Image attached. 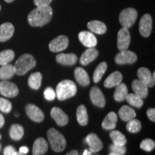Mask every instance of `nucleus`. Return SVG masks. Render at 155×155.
Returning a JSON list of instances; mask_svg holds the SVG:
<instances>
[{"label":"nucleus","instance_id":"nucleus-33","mask_svg":"<svg viewBox=\"0 0 155 155\" xmlns=\"http://www.w3.org/2000/svg\"><path fill=\"white\" fill-rule=\"evenodd\" d=\"M107 63L106 62H101L98 65L96 68L95 69L94 73V76H93V80H94V83H98L101 80L103 75L106 71L107 69Z\"/></svg>","mask_w":155,"mask_h":155},{"label":"nucleus","instance_id":"nucleus-32","mask_svg":"<svg viewBox=\"0 0 155 155\" xmlns=\"http://www.w3.org/2000/svg\"><path fill=\"white\" fill-rule=\"evenodd\" d=\"M9 136L13 140H20L24 136V129L19 124H13L9 129Z\"/></svg>","mask_w":155,"mask_h":155},{"label":"nucleus","instance_id":"nucleus-48","mask_svg":"<svg viewBox=\"0 0 155 155\" xmlns=\"http://www.w3.org/2000/svg\"><path fill=\"white\" fill-rule=\"evenodd\" d=\"M108 155H121V154H117V153H115V152H111L109 153Z\"/></svg>","mask_w":155,"mask_h":155},{"label":"nucleus","instance_id":"nucleus-25","mask_svg":"<svg viewBox=\"0 0 155 155\" xmlns=\"http://www.w3.org/2000/svg\"><path fill=\"white\" fill-rule=\"evenodd\" d=\"M87 27H88L89 30H91L95 34L104 35L107 31L106 25L104 22L98 20L91 21L88 23Z\"/></svg>","mask_w":155,"mask_h":155},{"label":"nucleus","instance_id":"nucleus-22","mask_svg":"<svg viewBox=\"0 0 155 155\" xmlns=\"http://www.w3.org/2000/svg\"><path fill=\"white\" fill-rule=\"evenodd\" d=\"M122 79H123V76L121 73L119 71H115L108 75L104 81V86L108 88L116 87L121 83Z\"/></svg>","mask_w":155,"mask_h":155},{"label":"nucleus","instance_id":"nucleus-20","mask_svg":"<svg viewBox=\"0 0 155 155\" xmlns=\"http://www.w3.org/2000/svg\"><path fill=\"white\" fill-rule=\"evenodd\" d=\"M77 61L78 57L74 53H60L56 56V61L64 65H73Z\"/></svg>","mask_w":155,"mask_h":155},{"label":"nucleus","instance_id":"nucleus-29","mask_svg":"<svg viewBox=\"0 0 155 155\" xmlns=\"http://www.w3.org/2000/svg\"><path fill=\"white\" fill-rule=\"evenodd\" d=\"M76 118L79 124L81 126L87 125L88 122V116L87 109L84 105H80L78 107L76 111Z\"/></svg>","mask_w":155,"mask_h":155},{"label":"nucleus","instance_id":"nucleus-54","mask_svg":"<svg viewBox=\"0 0 155 155\" xmlns=\"http://www.w3.org/2000/svg\"><path fill=\"white\" fill-rule=\"evenodd\" d=\"M0 11H1V5H0Z\"/></svg>","mask_w":155,"mask_h":155},{"label":"nucleus","instance_id":"nucleus-11","mask_svg":"<svg viewBox=\"0 0 155 155\" xmlns=\"http://www.w3.org/2000/svg\"><path fill=\"white\" fill-rule=\"evenodd\" d=\"M25 111L28 117L35 122L40 123L45 119V115L42 110L34 104H28L25 107Z\"/></svg>","mask_w":155,"mask_h":155},{"label":"nucleus","instance_id":"nucleus-39","mask_svg":"<svg viewBox=\"0 0 155 155\" xmlns=\"http://www.w3.org/2000/svg\"><path fill=\"white\" fill-rule=\"evenodd\" d=\"M109 149L111 152H115L121 155L125 154L127 152V148L125 146H121V145H116L114 144L110 145Z\"/></svg>","mask_w":155,"mask_h":155},{"label":"nucleus","instance_id":"nucleus-17","mask_svg":"<svg viewBox=\"0 0 155 155\" xmlns=\"http://www.w3.org/2000/svg\"><path fill=\"white\" fill-rule=\"evenodd\" d=\"M15 27L10 22H5L0 25V42H3L9 40L13 36Z\"/></svg>","mask_w":155,"mask_h":155},{"label":"nucleus","instance_id":"nucleus-47","mask_svg":"<svg viewBox=\"0 0 155 155\" xmlns=\"http://www.w3.org/2000/svg\"><path fill=\"white\" fill-rule=\"evenodd\" d=\"M92 154V152H91L90 150H86L84 151V152H83V155H91Z\"/></svg>","mask_w":155,"mask_h":155},{"label":"nucleus","instance_id":"nucleus-15","mask_svg":"<svg viewBox=\"0 0 155 155\" xmlns=\"http://www.w3.org/2000/svg\"><path fill=\"white\" fill-rule=\"evenodd\" d=\"M51 117L60 127H63L68 123V116L60 108L54 107L50 111Z\"/></svg>","mask_w":155,"mask_h":155},{"label":"nucleus","instance_id":"nucleus-46","mask_svg":"<svg viewBox=\"0 0 155 155\" xmlns=\"http://www.w3.org/2000/svg\"><path fill=\"white\" fill-rule=\"evenodd\" d=\"M65 155H79L78 152L76 150H71L68 153H67Z\"/></svg>","mask_w":155,"mask_h":155},{"label":"nucleus","instance_id":"nucleus-36","mask_svg":"<svg viewBox=\"0 0 155 155\" xmlns=\"http://www.w3.org/2000/svg\"><path fill=\"white\" fill-rule=\"evenodd\" d=\"M127 129L129 132L130 133H137L141 130V124L139 121V120L134 119L130 120V121H127Z\"/></svg>","mask_w":155,"mask_h":155},{"label":"nucleus","instance_id":"nucleus-3","mask_svg":"<svg viewBox=\"0 0 155 155\" xmlns=\"http://www.w3.org/2000/svg\"><path fill=\"white\" fill-rule=\"evenodd\" d=\"M36 64V60L33 56L30 54H24L21 55L15 63V73L18 75L26 74L29 71L35 67Z\"/></svg>","mask_w":155,"mask_h":155},{"label":"nucleus","instance_id":"nucleus-49","mask_svg":"<svg viewBox=\"0 0 155 155\" xmlns=\"http://www.w3.org/2000/svg\"><path fill=\"white\" fill-rule=\"evenodd\" d=\"M5 1L7 3H11V2H14L15 0H5Z\"/></svg>","mask_w":155,"mask_h":155},{"label":"nucleus","instance_id":"nucleus-37","mask_svg":"<svg viewBox=\"0 0 155 155\" xmlns=\"http://www.w3.org/2000/svg\"><path fill=\"white\" fill-rule=\"evenodd\" d=\"M155 147V142L151 139H145L140 143V148L145 152H150Z\"/></svg>","mask_w":155,"mask_h":155},{"label":"nucleus","instance_id":"nucleus-5","mask_svg":"<svg viewBox=\"0 0 155 155\" xmlns=\"http://www.w3.org/2000/svg\"><path fill=\"white\" fill-rule=\"evenodd\" d=\"M138 16V12L135 9L127 8L121 12L119 14V22L122 28L129 29L133 26Z\"/></svg>","mask_w":155,"mask_h":155},{"label":"nucleus","instance_id":"nucleus-38","mask_svg":"<svg viewBox=\"0 0 155 155\" xmlns=\"http://www.w3.org/2000/svg\"><path fill=\"white\" fill-rule=\"evenodd\" d=\"M12 108V103L9 100L4 98H0V111L4 113L8 114L11 111Z\"/></svg>","mask_w":155,"mask_h":155},{"label":"nucleus","instance_id":"nucleus-52","mask_svg":"<svg viewBox=\"0 0 155 155\" xmlns=\"http://www.w3.org/2000/svg\"><path fill=\"white\" fill-rule=\"evenodd\" d=\"M1 149H2V145L0 144V151H1Z\"/></svg>","mask_w":155,"mask_h":155},{"label":"nucleus","instance_id":"nucleus-34","mask_svg":"<svg viewBox=\"0 0 155 155\" xmlns=\"http://www.w3.org/2000/svg\"><path fill=\"white\" fill-rule=\"evenodd\" d=\"M15 52L12 50H5L0 52V65L9 64L15 58Z\"/></svg>","mask_w":155,"mask_h":155},{"label":"nucleus","instance_id":"nucleus-4","mask_svg":"<svg viewBox=\"0 0 155 155\" xmlns=\"http://www.w3.org/2000/svg\"><path fill=\"white\" fill-rule=\"evenodd\" d=\"M48 139L52 150L56 152H61L65 150L66 147V140L64 136L54 128L48 131Z\"/></svg>","mask_w":155,"mask_h":155},{"label":"nucleus","instance_id":"nucleus-13","mask_svg":"<svg viewBox=\"0 0 155 155\" xmlns=\"http://www.w3.org/2000/svg\"><path fill=\"white\" fill-rule=\"evenodd\" d=\"M86 141L89 146V150L92 153L98 152L103 149V142L96 134L91 133L86 137Z\"/></svg>","mask_w":155,"mask_h":155},{"label":"nucleus","instance_id":"nucleus-26","mask_svg":"<svg viewBox=\"0 0 155 155\" xmlns=\"http://www.w3.org/2000/svg\"><path fill=\"white\" fill-rule=\"evenodd\" d=\"M119 116L124 121H129L134 119L137 114L132 108L128 106H123L119 111Z\"/></svg>","mask_w":155,"mask_h":155},{"label":"nucleus","instance_id":"nucleus-44","mask_svg":"<svg viewBox=\"0 0 155 155\" xmlns=\"http://www.w3.org/2000/svg\"><path fill=\"white\" fill-rule=\"evenodd\" d=\"M19 152L22 153V154H28L29 152V149L27 147H22L19 148Z\"/></svg>","mask_w":155,"mask_h":155},{"label":"nucleus","instance_id":"nucleus-19","mask_svg":"<svg viewBox=\"0 0 155 155\" xmlns=\"http://www.w3.org/2000/svg\"><path fill=\"white\" fill-rule=\"evenodd\" d=\"M98 55V51L94 48H91L87 49L81 55L80 58V63L83 65H87L95 60Z\"/></svg>","mask_w":155,"mask_h":155},{"label":"nucleus","instance_id":"nucleus-27","mask_svg":"<svg viewBox=\"0 0 155 155\" xmlns=\"http://www.w3.org/2000/svg\"><path fill=\"white\" fill-rule=\"evenodd\" d=\"M116 90L114 94V100L116 101L121 102L126 99L128 94V88L126 84L121 83L117 86H116Z\"/></svg>","mask_w":155,"mask_h":155},{"label":"nucleus","instance_id":"nucleus-23","mask_svg":"<svg viewBox=\"0 0 155 155\" xmlns=\"http://www.w3.org/2000/svg\"><path fill=\"white\" fill-rule=\"evenodd\" d=\"M74 75L75 80L81 86H88L90 84V78L88 73L82 68L78 67L75 69Z\"/></svg>","mask_w":155,"mask_h":155},{"label":"nucleus","instance_id":"nucleus-40","mask_svg":"<svg viewBox=\"0 0 155 155\" xmlns=\"http://www.w3.org/2000/svg\"><path fill=\"white\" fill-rule=\"evenodd\" d=\"M44 97L48 101H53L56 97L55 91L51 87H48L44 91Z\"/></svg>","mask_w":155,"mask_h":155},{"label":"nucleus","instance_id":"nucleus-31","mask_svg":"<svg viewBox=\"0 0 155 155\" xmlns=\"http://www.w3.org/2000/svg\"><path fill=\"white\" fill-rule=\"evenodd\" d=\"M110 138H111L113 144L116 145H121V146H125L127 144V140L124 135L119 131L111 130L109 134Z\"/></svg>","mask_w":155,"mask_h":155},{"label":"nucleus","instance_id":"nucleus-41","mask_svg":"<svg viewBox=\"0 0 155 155\" xmlns=\"http://www.w3.org/2000/svg\"><path fill=\"white\" fill-rule=\"evenodd\" d=\"M17 151L14 147L9 145L7 146L4 150V155H15Z\"/></svg>","mask_w":155,"mask_h":155},{"label":"nucleus","instance_id":"nucleus-10","mask_svg":"<svg viewBox=\"0 0 155 155\" xmlns=\"http://www.w3.org/2000/svg\"><path fill=\"white\" fill-rule=\"evenodd\" d=\"M137 60V55L131 51V50H124L120 51L115 57L116 63L119 65H124V64H133Z\"/></svg>","mask_w":155,"mask_h":155},{"label":"nucleus","instance_id":"nucleus-35","mask_svg":"<svg viewBox=\"0 0 155 155\" xmlns=\"http://www.w3.org/2000/svg\"><path fill=\"white\" fill-rule=\"evenodd\" d=\"M125 100L129 105L134 106L136 108H141L144 104L143 98L135 94H128Z\"/></svg>","mask_w":155,"mask_h":155},{"label":"nucleus","instance_id":"nucleus-21","mask_svg":"<svg viewBox=\"0 0 155 155\" xmlns=\"http://www.w3.org/2000/svg\"><path fill=\"white\" fill-rule=\"evenodd\" d=\"M131 87L134 94L141 97V98H147L148 96V86L139 79L133 81Z\"/></svg>","mask_w":155,"mask_h":155},{"label":"nucleus","instance_id":"nucleus-9","mask_svg":"<svg viewBox=\"0 0 155 155\" xmlns=\"http://www.w3.org/2000/svg\"><path fill=\"white\" fill-rule=\"evenodd\" d=\"M152 30V18L150 15L145 14L142 16L139 25V33L144 38H148Z\"/></svg>","mask_w":155,"mask_h":155},{"label":"nucleus","instance_id":"nucleus-50","mask_svg":"<svg viewBox=\"0 0 155 155\" xmlns=\"http://www.w3.org/2000/svg\"><path fill=\"white\" fill-rule=\"evenodd\" d=\"M15 155H25V154H22V153L19 152H16V154H15Z\"/></svg>","mask_w":155,"mask_h":155},{"label":"nucleus","instance_id":"nucleus-14","mask_svg":"<svg viewBox=\"0 0 155 155\" xmlns=\"http://www.w3.org/2000/svg\"><path fill=\"white\" fill-rule=\"evenodd\" d=\"M78 39L83 45L88 48H95L97 45L96 37L93 34V32L88 31L81 32L78 35Z\"/></svg>","mask_w":155,"mask_h":155},{"label":"nucleus","instance_id":"nucleus-16","mask_svg":"<svg viewBox=\"0 0 155 155\" xmlns=\"http://www.w3.org/2000/svg\"><path fill=\"white\" fill-rule=\"evenodd\" d=\"M137 76L139 80L146 84L148 87H153L154 86V79L153 78L152 73L146 68H140L137 71Z\"/></svg>","mask_w":155,"mask_h":155},{"label":"nucleus","instance_id":"nucleus-30","mask_svg":"<svg viewBox=\"0 0 155 155\" xmlns=\"http://www.w3.org/2000/svg\"><path fill=\"white\" fill-rule=\"evenodd\" d=\"M42 74L40 72L32 73L28 78V85L32 89L38 90L42 84Z\"/></svg>","mask_w":155,"mask_h":155},{"label":"nucleus","instance_id":"nucleus-51","mask_svg":"<svg viewBox=\"0 0 155 155\" xmlns=\"http://www.w3.org/2000/svg\"><path fill=\"white\" fill-rule=\"evenodd\" d=\"M19 116V114H15V116H16V117H17V116Z\"/></svg>","mask_w":155,"mask_h":155},{"label":"nucleus","instance_id":"nucleus-6","mask_svg":"<svg viewBox=\"0 0 155 155\" xmlns=\"http://www.w3.org/2000/svg\"><path fill=\"white\" fill-rule=\"evenodd\" d=\"M131 42V36L129 29L122 28L117 34V48L119 51L128 50Z\"/></svg>","mask_w":155,"mask_h":155},{"label":"nucleus","instance_id":"nucleus-18","mask_svg":"<svg viewBox=\"0 0 155 155\" xmlns=\"http://www.w3.org/2000/svg\"><path fill=\"white\" fill-rule=\"evenodd\" d=\"M48 141L44 138L40 137L34 141L32 147V155H43L48 152Z\"/></svg>","mask_w":155,"mask_h":155},{"label":"nucleus","instance_id":"nucleus-2","mask_svg":"<svg viewBox=\"0 0 155 155\" xmlns=\"http://www.w3.org/2000/svg\"><path fill=\"white\" fill-rule=\"evenodd\" d=\"M76 85L72 81L64 80L58 83L56 87V97L60 101H64L72 98L76 94Z\"/></svg>","mask_w":155,"mask_h":155},{"label":"nucleus","instance_id":"nucleus-28","mask_svg":"<svg viewBox=\"0 0 155 155\" xmlns=\"http://www.w3.org/2000/svg\"><path fill=\"white\" fill-rule=\"evenodd\" d=\"M15 74L14 65L11 64L2 65L0 68V79L2 81H7L14 76Z\"/></svg>","mask_w":155,"mask_h":155},{"label":"nucleus","instance_id":"nucleus-24","mask_svg":"<svg viewBox=\"0 0 155 155\" xmlns=\"http://www.w3.org/2000/svg\"><path fill=\"white\" fill-rule=\"evenodd\" d=\"M118 121V116L115 112L108 113L102 122V127L106 130H114Z\"/></svg>","mask_w":155,"mask_h":155},{"label":"nucleus","instance_id":"nucleus-42","mask_svg":"<svg viewBox=\"0 0 155 155\" xmlns=\"http://www.w3.org/2000/svg\"><path fill=\"white\" fill-rule=\"evenodd\" d=\"M53 2V0H34V4L36 7L48 6Z\"/></svg>","mask_w":155,"mask_h":155},{"label":"nucleus","instance_id":"nucleus-7","mask_svg":"<svg viewBox=\"0 0 155 155\" xmlns=\"http://www.w3.org/2000/svg\"><path fill=\"white\" fill-rule=\"evenodd\" d=\"M69 40L65 35H59L53 39L49 44V49L53 53L63 51L68 48Z\"/></svg>","mask_w":155,"mask_h":155},{"label":"nucleus","instance_id":"nucleus-45","mask_svg":"<svg viewBox=\"0 0 155 155\" xmlns=\"http://www.w3.org/2000/svg\"><path fill=\"white\" fill-rule=\"evenodd\" d=\"M5 125V118L2 116V114H0V128H2Z\"/></svg>","mask_w":155,"mask_h":155},{"label":"nucleus","instance_id":"nucleus-1","mask_svg":"<svg viewBox=\"0 0 155 155\" xmlns=\"http://www.w3.org/2000/svg\"><path fill=\"white\" fill-rule=\"evenodd\" d=\"M53 17V9L50 5L37 7L29 13L28 22L32 27H42L50 22Z\"/></svg>","mask_w":155,"mask_h":155},{"label":"nucleus","instance_id":"nucleus-12","mask_svg":"<svg viewBox=\"0 0 155 155\" xmlns=\"http://www.w3.org/2000/svg\"><path fill=\"white\" fill-rule=\"evenodd\" d=\"M90 98L93 104L99 108H104L106 105L105 97L101 89L97 86L92 87L90 91Z\"/></svg>","mask_w":155,"mask_h":155},{"label":"nucleus","instance_id":"nucleus-8","mask_svg":"<svg viewBox=\"0 0 155 155\" xmlns=\"http://www.w3.org/2000/svg\"><path fill=\"white\" fill-rule=\"evenodd\" d=\"M19 94V88L15 83L7 81H2L0 82V94L7 97L13 98Z\"/></svg>","mask_w":155,"mask_h":155},{"label":"nucleus","instance_id":"nucleus-53","mask_svg":"<svg viewBox=\"0 0 155 155\" xmlns=\"http://www.w3.org/2000/svg\"><path fill=\"white\" fill-rule=\"evenodd\" d=\"M2 139V135L0 134V139Z\"/></svg>","mask_w":155,"mask_h":155},{"label":"nucleus","instance_id":"nucleus-43","mask_svg":"<svg viewBox=\"0 0 155 155\" xmlns=\"http://www.w3.org/2000/svg\"><path fill=\"white\" fill-rule=\"evenodd\" d=\"M147 115L150 120L153 122L155 121V109L154 108H149L147 111Z\"/></svg>","mask_w":155,"mask_h":155}]
</instances>
